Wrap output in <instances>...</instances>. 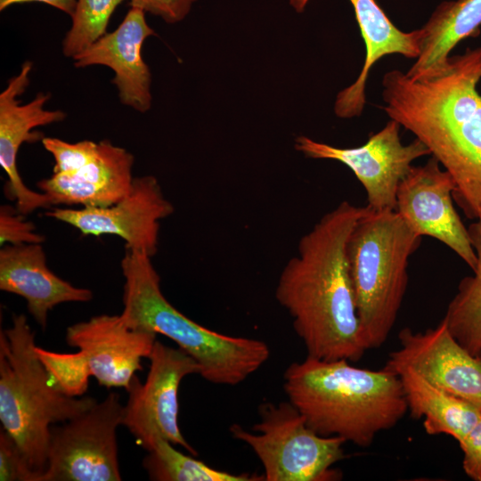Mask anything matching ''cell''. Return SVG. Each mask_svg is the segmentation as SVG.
I'll list each match as a JSON object with an SVG mask.
<instances>
[{"instance_id": "obj_1", "label": "cell", "mask_w": 481, "mask_h": 481, "mask_svg": "<svg viewBox=\"0 0 481 481\" xmlns=\"http://www.w3.org/2000/svg\"><path fill=\"white\" fill-rule=\"evenodd\" d=\"M481 45L449 56L417 79L398 69L382 78L383 110L430 151L455 182L452 197L469 219L481 208Z\"/></svg>"}, {"instance_id": "obj_2", "label": "cell", "mask_w": 481, "mask_h": 481, "mask_svg": "<svg viewBox=\"0 0 481 481\" xmlns=\"http://www.w3.org/2000/svg\"><path fill=\"white\" fill-rule=\"evenodd\" d=\"M344 200L299 240L298 255L283 267L275 297L290 317L307 356L360 360L365 352L346 243L367 211Z\"/></svg>"}, {"instance_id": "obj_3", "label": "cell", "mask_w": 481, "mask_h": 481, "mask_svg": "<svg viewBox=\"0 0 481 481\" xmlns=\"http://www.w3.org/2000/svg\"><path fill=\"white\" fill-rule=\"evenodd\" d=\"M283 380L289 402L314 431L360 447L370 446L408 412L399 376L385 368L370 370L346 359L306 356L286 369Z\"/></svg>"}, {"instance_id": "obj_4", "label": "cell", "mask_w": 481, "mask_h": 481, "mask_svg": "<svg viewBox=\"0 0 481 481\" xmlns=\"http://www.w3.org/2000/svg\"><path fill=\"white\" fill-rule=\"evenodd\" d=\"M121 269L124 322L130 329L169 338L199 363L206 380L235 386L269 358L264 341L216 332L178 311L163 295L160 277L145 253L125 247Z\"/></svg>"}, {"instance_id": "obj_5", "label": "cell", "mask_w": 481, "mask_h": 481, "mask_svg": "<svg viewBox=\"0 0 481 481\" xmlns=\"http://www.w3.org/2000/svg\"><path fill=\"white\" fill-rule=\"evenodd\" d=\"M27 317L14 314L0 332V421L16 442L36 481L47 463L51 428L79 415L97 400L67 395L52 385L36 353Z\"/></svg>"}, {"instance_id": "obj_6", "label": "cell", "mask_w": 481, "mask_h": 481, "mask_svg": "<svg viewBox=\"0 0 481 481\" xmlns=\"http://www.w3.org/2000/svg\"><path fill=\"white\" fill-rule=\"evenodd\" d=\"M420 241L395 210L368 208L355 224L346 256L366 350L380 347L392 331L408 286L409 259Z\"/></svg>"}, {"instance_id": "obj_7", "label": "cell", "mask_w": 481, "mask_h": 481, "mask_svg": "<svg viewBox=\"0 0 481 481\" xmlns=\"http://www.w3.org/2000/svg\"><path fill=\"white\" fill-rule=\"evenodd\" d=\"M260 420L249 432L232 425V436L260 460L265 481H329L339 475L331 467L344 458L346 441L314 431L290 402L260 405Z\"/></svg>"}, {"instance_id": "obj_8", "label": "cell", "mask_w": 481, "mask_h": 481, "mask_svg": "<svg viewBox=\"0 0 481 481\" xmlns=\"http://www.w3.org/2000/svg\"><path fill=\"white\" fill-rule=\"evenodd\" d=\"M124 406L110 392L79 415L51 428L40 481H120L117 429Z\"/></svg>"}, {"instance_id": "obj_9", "label": "cell", "mask_w": 481, "mask_h": 481, "mask_svg": "<svg viewBox=\"0 0 481 481\" xmlns=\"http://www.w3.org/2000/svg\"><path fill=\"white\" fill-rule=\"evenodd\" d=\"M150 370L143 384L136 375L126 389L122 425L138 444L151 451L159 439L177 444L196 456L178 425V388L184 377L200 373V366L181 348L156 340L148 357Z\"/></svg>"}, {"instance_id": "obj_10", "label": "cell", "mask_w": 481, "mask_h": 481, "mask_svg": "<svg viewBox=\"0 0 481 481\" xmlns=\"http://www.w3.org/2000/svg\"><path fill=\"white\" fill-rule=\"evenodd\" d=\"M400 127L390 119L382 129L371 134L364 144L353 148L334 147L305 135L296 138L295 148L308 158L333 159L346 165L363 186L367 207L371 210H395L398 186L412 162L430 155L416 138L403 144Z\"/></svg>"}, {"instance_id": "obj_11", "label": "cell", "mask_w": 481, "mask_h": 481, "mask_svg": "<svg viewBox=\"0 0 481 481\" xmlns=\"http://www.w3.org/2000/svg\"><path fill=\"white\" fill-rule=\"evenodd\" d=\"M174 213L157 178H134L129 192L104 208H55L45 216L77 229L83 235H116L125 247L152 257L158 249L159 222Z\"/></svg>"}, {"instance_id": "obj_12", "label": "cell", "mask_w": 481, "mask_h": 481, "mask_svg": "<svg viewBox=\"0 0 481 481\" xmlns=\"http://www.w3.org/2000/svg\"><path fill=\"white\" fill-rule=\"evenodd\" d=\"M455 182L435 158L412 166L396 193L395 211L418 235L436 239L473 270L477 254L468 228L452 204Z\"/></svg>"}, {"instance_id": "obj_13", "label": "cell", "mask_w": 481, "mask_h": 481, "mask_svg": "<svg viewBox=\"0 0 481 481\" xmlns=\"http://www.w3.org/2000/svg\"><path fill=\"white\" fill-rule=\"evenodd\" d=\"M399 347L385 369L410 368L434 386L481 409V356L473 355L452 335L442 320L435 328L413 331L404 328Z\"/></svg>"}, {"instance_id": "obj_14", "label": "cell", "mask_w": 481, "mask_h": 481, "mask_svg": "<svg viewBox=\"0 0 481 481\" xmlns=\"http://www.w3.org/2000/svg\"><path fill=\"white\" fill-rule=\"evenodd\" d=\"M156 333L130 329L119 315L101 314L66 330L67 344L77 347L82 363L100 386L128 388L135 372L143 370Z\"/></svg>"}, {"instance_id": "obj_15", "label": "cell", "mask_w": 481, "mask_h": 481, "mask_svg": "<svg viewBox=\"0 0 481 481\" xmlns=\"http://www.w3.org/2000/svg\"><path fill=\"white\" fill-rule=\"evenodd\" d=\"M31 68L30 61L24 62L20 72L9 80L0 94V165L8 176L4 190L23 215L53 205L44 192L33 191L23 183L17 167L19 149L23 143L43 139L41 134L33 132L35 127L61 121L66 117L61 110L44 109L50 95L43 93L37 94L29 103L20 104L18 96L29 84Z\"/></svg>"}, {"instance_id": "obj_16", "label": "cell", "mask_w": 481, "mask_h": 481, "mask_svg": "<svg viewBox=\"0 0 481 481\" xmlns=\"http://www.w3.org/2000/svg\"><path fill=\"white\" fill-rule=\"evenodd\" d=\"M144 12L132 8L119 26L106 33L89 47L73 57L76 68L104 65L112 69V83L121 102L140 112L151 104V72L142 57V45L154 30L147 24Z\"/></svg>"}, {"instance_id": "obj_17", "label": "cell", "mask_w": 481, "mask_h": 481, "mask_svg": "<svg viewBox=\"0 0 481 481\" xmlns=\"http://www.w3.org/2000/svg\"><path fill=\"white\" fill-rule=\"evenodd\" d=\"M95 158L80 169L53 174L37 183L52 205L104 208L123 199L130 191L134 156L126 149L101 141Z\"/></svg>"}, {"instance_id": "obj_18", "label": "cell", "mask_w": 481, "mask_h": 481, "mask_svg": "<svg viewBox=\"0 0 481 481\" xmlns=\"http://www.w3.org/2000/svg\"><path fill=\"white\" fill-rule=\"evenodd\" d=\"M0 289L22 297L29 314L43 330L54 306L66 302H87L93 298L90 289L76 287L50 270L39 243L1 248Z\"/></svg>"}, {"instance_id": "obj_19", "label": "cell", "mask_w": 481, "mask_h": 481, "mask_svg": "<svg viewBox=\"0 0 481 481\" xmlns=\"http://www.w3.org/2000/svg\"><path fill=\"white\" fill-rule=\"evenodd\" d=\"M310 0H289L297 12L305 11ZM353 6L362 38L365 59L355 81L341 90L335 100L334 112L341 118L359 117L366 103L365 86L372 66L382 57L401 54L417 59L420 54V32H404L388 18L376 0H348Z\"/></svg>"}, {"instance_id": "obj_20", "label": "cell", "mask_w": 481, "mask_h": 481, "mask_svg": "<svg viewBox=\"0 0 481 481\" xmlns=\"http://www.w3.org/2000/svg\"><path fill=\"white\" fill-rule=\"evenodd\" d=\"M418 29L420 54L405 73L412 79L440 69L460 42L479 35L481 0L442 2Z\"/></svg>"}, {"instance_id": "obj_21", "label": "cell", "mask_w": 481, "mask_h": 481, "mask_svg": "<svg viewBox=\"0 0 481 481\" xmlns=\"http://www.w3.org/2000/svg\"><path fill=\"white\" fill-rule=\"evenodd\" d=\"M401 379L408 412L423 419L428 435H447L458 443L469 432L481 416V409L434 386L410 368L395 372Z\"/></svg>"}, {"instance_id": "obj_22", "label": "cell", "mask_w": 481, "mask_h": 481, "mask_svg": "<svg viewBox=\"0 0 481 481\" xmlns=\"http://www.w3.org/2000/svg\"><path fill=\"white\" fill-rule=\"evenodd\" d=\"M477 254L473 275L459 283L458 290L449 303L444 317L446 327L455 339L471 355L481 352V223L468 227Z\"/></svg>"}, {"instance_id": "obj_23", "label": "cell", "mask_w": 481, "mask_h": 481, "mask_svg": "<svg viewBox=\"0 0 481 481\" xmlns=\"http://www.w3.org/2000/svg\"><path fill=\"white\" fill-rule=\"evenodd\" d=\"M143 466L153 481H265L264 475H235L213 469L182 453L164 439H159L148 452Z\"/></svg>"}, {"instance_id": "obj_24", "label": "cell", "mask_w": 481, "mask_h": 481, "mask_svg": "<svg viewBox=\"0 0 481 481\" xmlns=\"http://www.w3.org/2000/svg\"><path fill=\"white\" fill-rule=\"evenodd\" d=\"M124 0H77L72 26L62 43V52L74 57L106 34L109 20Z\"/></svg>"}, {"instance_id": "obj_25", "label": "cell", "mask_w": 481, "mask_h": 481, "mask_svg": "<svg viewBox=\"0 0 481 481\" xmlns=\"http://www.w3.org/2000/svg\"><path fill=\"white\" fill-rule=\"evenodd\" d=\"M36 353L55 389L74 397L86 392L90 375L77 353H57L39 346Z\"/></svg>"}, {"instance_id": "obj_26", "label": "cell", "mask_w": 481, "mask_h": 481, "mask_svg": "<svg viewBox=\"0 0 481 481\" xmlns=\"http://www.w3.org/2000/svg\"><path fill=\"white\" fill-rule=\"evenodd\" d=\"M42 143L54 159L53 174L71 173L80 169L95 158L99 146L98 143L89 140L70 143L53 137L43 138Z\"/></svg>"}, {"instance_id": "obj_27", "label": "cell", "mask_w": 481, "mask_h": 481, "mask_svg": "<svg viewBox=\"0 0 481 481\" xmlns=\"http://www.w3.org/2000/svg\"><path fill=\"white\" fill-rule=\"evenodd\" d=\"M17 208L0 207V245L41 244L45 237L36 232L35 224L24 218Z\"/></svg>"}, {"instance_id": "obj_28", "label": "cell", "mask_w": 481, "mask_h": 481, "mask_svg": "<svg viewBox=\"0 0 481 481\" xmlns=\"http://www.w3.org/2000/svg\"><path fill=\"white\" fill-rule=\"evenodd\" d=\"M0 480L36 481L18 444L3 428L0 431Z\"/></svg>"}, {"instance_id": "obj_29", "label": "cell", "mask_w": 481, "mask_h": 481, "mask_svg": "<svg viewBox=\"0 0 481 481\" xmlns=\"http://www.w3.org/2000/svg\"><path fill=\"white\" fill-rule=\"evenodd\" d=\"M197 0H130L132 8L159 16L173 24L183 20Z\"/></svg>"}, {"instance_id": "obj_30", "label": "cell", "mask_w": 481, "mask_h": 481, "mask_svg": "<svg viewBox=\"0 0 481 481\" xmlns=\"http://www.w3.org/2000/svg\"><path fill=\"white\" fill-rule=\"evenodd\" d=\"M459 445L465 474L474 481H481V416Z\"/></svg>"}, {"instance_id": "obj_31", "label": "cell", "mask_w": 481, "mask_h": 481, "mask_svg": "<svg viewBox=\"0 0 481 481\" xmlns=\"http://www.w3.org/2000/svg\"><path fill=\"white\" fill-rule=\"evenodd\" d=\"M29 2H39L53 6L63 12L73 16L77 6V0H0V11H4L10 5Z\"/></svg>"}, {"instance_id": "obj_32", "label": "cell", "mask_w": 481, "mask_h": 481, "mask_svg": "<svg viewBox=\"0 0 481 481\" xmlns=\"http://www.w3.org/2000/svg\"><path fill=\"white\" fill-rule=\"evenodd\" d=\"M477 220L481 223V208L479 209Z\"/></svg>"}, {"instance_id": "obj_33", "label": "cell", "mask_w": 481, "mask_h": 481, "mask_svg": "<svg viewBox=\"0 0 481 481\" xmlns=\"http://www.w3.org/2000/svg\"><path fill=\"white\" fill-rule=\"evenodd\" d=\"M480 356H481V352H480Z\"/></svg>"}]
</instances>
